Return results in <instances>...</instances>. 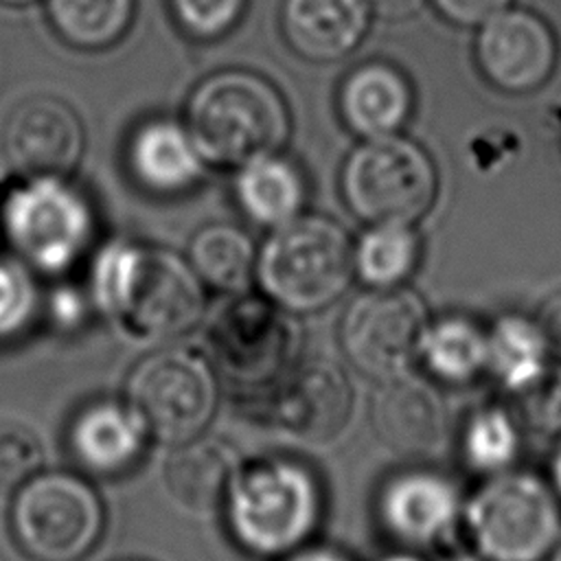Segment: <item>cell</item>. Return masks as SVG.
<instances>
[{
	"label": "cell",
	"instance_id": "9a60e30c",
	"mask_svg": "<svg viewBox=\"0 0 561 561\" xmlns=\"http://www.w3.org/2000/svg\"><path fill=\"white\" fill-rule=\"evenodd\" d=\"M462 511L456 486L432 471L401 473L383 486L379 497L383 526L414 548L443 546L454 539Z\"/></svg>",
	"mask_w": 561,
	"mask_h": 561
},
{
	"label": "cell",
	"instance_id": "484cf974",
	"mask_svg": "<svg viewBox=\"0 0 561 561\" xmlns=\"http://www.w3.org/2000/svg\"><path fill=\"white\" fill-rule=\"evenodd\" d=\"M548 344L537 322L502 316L486 331V368L511 392L533 383L546 366Z\"/></svg>",
	"mask_w": 561,
	"mask_h": 561
},
{
	"label": "cell",
	"instance_id": "74e56055",
	"mask_svg": "<svg viewBox=\"0 0 561 561\" xmlns=\"http://www.w3.org/2000/svg\"><path fill=\"white\" fill-rule=\"evenodd\" d=\"M552 478H554V486H557V491L561 495V447H559V451H557V456L552 460Z\"/></svg>",
	"mask_w": 561,
	"mask_h": 561
},
{
	"label": "cell",
	"instance_id": "f35d334b",
	"mask_svg": "<svg viewBox=\"0 0 561 561\" xmlns=\"http://www.w3.org/2000/svg\"><path fill=\"white\" fill-rule=\"evenodd\" d=\"M377 561H423V559L416 554H410V552H397V554H386Z\"/></svg>",
	"mask_w": 561,
	"mask_h": 561
},
{
	"label": "cell",
	"instance_id": "7a4b0ae2",
	"mask_svg": "<svg viewBox=\"0 0 561 561\" xmlns=\"http://www.w3.org/2000/svg\"><path fill=\"white\" fill-rule=\"evenodd\" d=\"M206 164L239 167L280 151L289 138V107L278 88L252 70H219L202 79L184 110Z\"/></svg>",
	"mask_w": 561,
	"mask_h": 561
},
{
	"label": "cell",
	"instance_id": "e0dca14e",
	"mask_svg": "<svg viewBox=\"0 0 561 561\" xmlns=\"http://www.w3.org/2000/svg\"><path fill=\"white\" fill-rule=\"evenodd\" d=\"M370 15L368 0H283L280 31L302 59L331 64L364 42Z\"/></svg>",
	"mask_w": 561,
	"mask_h": 561
},
{
	"label": "cell",
	"instance_id": "2e32d148",
	"mask_svg": "<svg viewBox=\"0 0 561 561\" xmlns=\"http://www.w3.org/2000/svg\"><path fill=\"white\" fill-rule=\"evenodd\" d=\"M370 416L379 443L401 458L432 456L445 440L447 416L438 392L405 373L383 379Z\"/></svg>",
	"mask_w": 561,
	"mask_h": 561
},
{
	"label": "cell",
	"instance_id": "52a82bcc",
	"mask_svg": "<svg viewBox=\"0 0 561 561\" xmlns=\"http://www.w3.org/2000/svg\"><path fill=\"white\" fill-rule=\"evenodd\" d=\"M0 230L28 267L66 272L90 245L94 213L66 178L35 175L11 186L0 202Z\"/></svg>",
	"mask_w": 561,
	"mask_h": 561
},
{
	"label": "cell",
	"instance_id": "603a6c76",
	"mask_svg": "<svg viewBox=\"0 0 561 561\" xmlns=\"http://www.w3.org/2000/svg\"><path fill=\"white\" fill-rule=\"evenodd\" d=\"M188 263L202 283L226 294H241L254 276L256 250L241 228L208 224L191 239Z\"/></svg>",
	"mask_w": 561,
	"mask_h": 561
},
{
	"label": "cell",
	"instance_id": "836d02e7",
	"mask_svg": "<svg viewBox=\"0 0 561 561\" xmlns=\"http://www.w3.org/2000/svg\"><path fill=\"white\" fill-rule=\"evenodd\" d=\"M537 324L543 333L548 351H552L561 359V291L552 294L543 302Z\"/></svg>",
	"mask_w": 561,
	"mask_h": 561
},
{
	"label": "cell",
	"instance_id": "44dd1931",
	"mask_svg": "<svg viewBox=\"0 0 561 561\" xmlns=\"http://www.w3.org/2000/svg\"><path fill=\"white\" fill-rule=\"evenodd\" d=\"M234 199L248 219L276 228L302 215L307 182L298 164L280 151L263 153L237 167Z\"/></svg>",
	"mask_w": 561,
	"mask_h": 561
},
{
	"label": "cell",
	"instance_id": "d6986e66",
	"mask_svg": "<svg viewBox=\"0 0 561 561\" xmlns=\"http://www.w3.org/2000/svg\"><path fill=\"white\" fill-rule=\"evenodd\" d=\"M127 164L134 180L158 195L184 193L206 171V160L188 127L171 118H149L134 129L127 145Z\"/></svg>",
	"mask_w": 561,
	"mask_h": 561
},
{
	"label": "cell",
	"instance_id": "d4e9b609",
	"mask_svg": "<svg viewBox=\"0 0 561 561\" xmlns=\"http://www.w3.org/2000/svg\"><path fill=\"white\" fill-rule=\"evenodd\" d=\"M46 15L68 46L105 50L129 31L134 0H46Z\"/></svg>",
	"mask_w": 561,
	"mask_h": 561
},
{
	"label": "cell",
	"instance_id": "ab89813d",
	"mask_svg": "<svg viewBox=\"0 0 561 561\" xmlns=\"http://www.w3.org/2000/svg\"><path fill=\"white\" fill-rule=\"evenodd\" d=\"M35 0H0V4L4 7H26V4H33Z\"/></svg>",
	"mask_w": 561,
	"mask_h": 561
},
{
	"label": "cell",
	"instance_id": "30bf717a",
	"mask_svg": "<svg viewBox=\"0 0 561 561\" xmlns=\"http://www.w3.org/2000/svg\"><path fill=\"white\" fill-rule=\"evenodd\" d=\"M127 403L151 436L182 445L202 436L215 414V368L206 355L188 348L156 351L131 370Z\"/></svg>",
	"mask_w": 561,
	"mask_h": 561
},
{
	"label": "cell",
	"instance_id": "ac0fdd59",
	"mask_svg": "<svg viewBox=\"0 0 561 561\" xmlns=\"http://www.w3.org/2000/svg\"><path fill=\"white\" fill-rule=\"evenodd\" d=\"M337 110L344 125L359 138L399 134L414 110L408 77L388 61H364L340 85Z\"/></svg>",
	"mask_w": 561,
	"mask_h": 561
},
{
	"label": "cell",
	"instance_id": "7c38bea8",
	"mask_svg": "<svg viewBox=\"0 0 561 561\" xmlns=\"http://www.w3.org/2000/svg\"><path fill=\"white\" fill-rule=\"evenodd\" d=\"M473 55L480 75L493 88L528 94L552 77L559 44L552 26L539 13L506 7L478 26Z\"/></svg>",
	"mask_w": 561,
	"mask_h": 561
},
{
	"label": "cell",
	"instance_id": "cb8c5ba5",
	"mask_svg": "<svg viewBox=\"0 0 561 561\" xmlns=\"http://www.w3.org/2000/svg\"><path fill=\"white\" fill-rule=\"evenodd\" d=\"M416 357L440 381H471L486 368V333L469 318H440L425 327Z\"/></svg>",
	"mask_w": 561,
	"mask_h": 561
},
{
	"label": "cell",
	"instance_id": "9c48e42d",
	"mask_svg": "<svg viewBox=\"0 0 561 561\" xmlns=\"http://www.w3.org/2000/svg\"><path fill=\"white\" fill-rule=\"evenodd\" d=\"M298 327L267 296L230 298L206 322L204 346L210 366L228 381L245 388L274 383L294 362Z\"/></svg>",
	"mask_w": 561,
	"mask_h": 561
},
{
	"label": "cell",
	"instance_id": "5b68a950",
	"mask_svg": "<svg viewBox=\"0 0 561 561\" xmlns=\"http://www.w3.org/2000/svg\"><path fill=\"white\" fill-rule=\"evenodd\" d=\"M342 197L370 226H414L434 204L438 173L430 153L399 134L362 138L340 173Z\"/></svg>",
	"mask_w": 561,
	"mask_h": 561
},
{
	"label": "cell",
	"instance_id": "4316f807",
	"mask_svg": "<svg viewBox=\"0 0 561 561\" xmlns=\"http://www.w3.org/2000/svg\"><path fill=\"white\" fill-rule=\"evenodd\" d=\"M421 254V239L412 226H370L353 245L355 272L373 287H399L408 278Z\"/></svg>",
	"mask_w": 561,
	"mask_h": 561
},
{
	"label": "cell",
	"instance_id": "83f0119b",
	"mask_svg": "<svg viewBox=\"0 0 561 561\" xmlns=\"http://www.w3.org/2000/svg\"><path fill=\"white\" fill-rule=\"evenodd\" d=\"M519 434L502 408H482L471 414L462 434L465 460L486 473H502L517 456Z\"/></svg>",
	"mask_w": 561,
	"mask_h": 561
},
{
	"label": "cell",
	"instance_id": "d590c367",
	"mask_svg": "<svg viewBox=\"0 0 561 561\" xmlns=\"http://www.w3.org/2000/svg\"><path fill=\"white\" fill-rule=\"evenodd\" d=\"M81 300L72 291H57L53 298V318L57 324H75L81 318Z\"/></svg>",
	"mask_w": 561,
	"mask_h": 561
},
{
	"label": "cell",
	"instance_id": "8fae6325",
	"mask_svg": "<svg viewBox=\"0 0 561 561\" xmlns=\"http://www.w3.org/2000/svg\"><path fill=\"white\" fill-rule=\"evenodd\" d=\"M427 311L421 298L403 287H375L357 296L340 324V340L355 368L388 379L416 357Z\"/></svg>",
	"mask_w": 561,
	"mask_h": 561
},
{
	"label": "cell",
	"instance_id": "1f68e13d",
	"mask_svg": "<svg viewBox=\"0 0 561 561\" xmlns=\"http://www.w3.org/2000/svg\"><path fill=\"white\" fill-rule=\"evenodd\" d=\"M515 394L524 425L541 436H561V368H546Z\"/></svg>",
	"mask_w": 561,
	"mask_h": 561
},
{
	"label": "cell",
	"instance_id": "3957f363",
	"mask_svg": "<svg viewBox=\"0 0 561 561\" xmlns=\"http://www.w3.org/2000/svg\"><path fill=\"white\" fill-rule=\"evenodd\" d=\"M353 272V243L342 226L322 215H298L272 228L256 252L254 276L285 311L311 313L333 305Z\"/></svg>",
	"mask_w": 561,
	"mask_h": 561
},
{
	"label": "cell",
	"instance_id": "4dcf8cb0",
	"mask_svg": "<svg viewBox=\"0 0 561 561\" xmlns=\"http://www.w3.org/2000/svg\"><path fill=\"white\" fill-rule=\"evenodd\" d=\"M35 285L22 263L0 259V340L20 335L35 313Z\"/></svg>",
	"mask_w": 561,
	"mask_h": 561
},
{
	"label": "cell",
	"instance_id": "f546056e",
	"mask_svg": "<svg viewBox=\"0 0 561 561\" xmlns=\"http://www.w3.org/2000/svg\"><path fill=\"white\" fill-rule=\"evenodd\" d=\"M245 4L248 0H169L182 33L199 42L228 35L241 22Z\"/></svg>",
	"mask_w": 561,
	"mask_h": 561
},
{
	"label": "cell",
	"instance_id": "e575fe53",
	"mask_svg": "<svg viewBox=\"0 0 561 561\" xmlns=\"http://www.w3.org/2000/svg\"><path fill=\"white\" fill-rule=\"evenodd\" d=\"M427 0H368L370 13L388 20V22H401L408 18H414Z\"/></svg>",
	"mask_w": 561,
	"mask_h": 561
},
{
	"label": "cell",
	"instance_id": "60d3db41",
	"mask_svg": "<svg viewBox=\"0 0 561 561\" xmlns=\"http://www.w3.org/2000/svg\"><path fill=\"white\" fill-rule=\"evenodd\" d=\"M552 561H561V541L554 546L552 550Z\"/></svg>",
	"mask_w": 561,
	"mask_h": 561
},
{
	"label": "cell",
	"instance_id": "5bb4252c",
	"mask_svg": "<svg viewBox=\"0 0 561 561\" xmlns=\"http://www.w3.org/2000/svg\"><path fill=\"white\" fill-rule=\"evenodd\" d=\"M2 151L22 178H66L83 153L81 118L61 99L28 96L4 121Z\"/></svg>",
	"mask_w": 561,
	"mask_h": 561
},
{
	"label": "cell",
	"instance_id": "d6a6232c",
	"mask_svg": "<svg viewBox=\"0 0 561 561\" xmlns=\"http://www.w3.org/2000/svg\"><path fill=\"white\" fill-rule=\"evenodd\" d=\"M434 9L454 26L478 28L482 22L493 18L495 13L511 7L513 0H430Z\"/></svg>",
	"mask_w": 561,
	"mask_h": 561
},
{
	"label": "cell",
	"instance_id": "ffe728a7",
	"mask_svg": "<svg viewBox=\"0 0 561 561\" xmlns=\"http://www.w3.org/2000/svg\"><path fill=\"white\" fill-rule=\"evenodd\" d=\"M147 436L142 419L129 403L96 401L72 421L70 447L85 469L112 476L138 460Z\"/></svg>",
	"mask_w": 561,
	"mask_h": 561
},
{
	"label": "cell",
	"instance_id": "8d00e7d4",
	"mask_svg": "<svg viewBox=\"0 0 561 561\" xmlns=\"http://www.w3.org/2000/svg\"><path fill=\"white\" fill-rule=\"evenodd\" d=\"M287 561H348L344 554L329 550V548H307V550H294V554Z\"/></svg>",
	"mask_w": 561,
	"mask_h": 561
},
{
	"label": "cell",
	"instance_id": "4fadbf2b",
	"mask_svg": "<svg viewBox=\"0 0 561 561\" xmlns=\"http://www.w3.org/2000/svg\"><path fill=\"white\" fill-rule=\"evenodd\" d=\"M353 388L346 373L329 359L289 366L267 392L270 425L291 438L327 443L348 423Z\"/></svg>",
	"mask_w": 561,
	"mask_h": 561
},
{
	"label": "cell",
	"instance_id": "f1b7e54d",
	"mask_svg": "<svg viewBox=\"0 0 561 561\" xmlns=\"http://www.w3.org/2000/svg\"><path fill=\"white\" fill-rule=\"evenodd\" d=\"M42 460L37 434L15 419H0V493L20 489L39 471Z\"/></svg>",
	"mask_w": 561,
	"mask_h": 561
},
{
	"label": "cell",
	"instance_id": "7402d4cb",
	"mask_svg": "<svg viewBox=\"0 0 561 561\" xmlns=\"http://www.w3.org/2000/svg\"><path fill=\"white\" fill-rule=\"evenodd\" d=\"M237 471L234 451L217 438L197 436L175 447L164 465L169 495L191 513H210L226 502Z\"/></svg>",
	"mask_w": 561,
	"mask_h": 561
},
{
	"label": "cell",
	"instance_id": "6da1fadb",
	"mask_svg": "<svg viewBox=\"0 0 561 561\" xmlns=\"http://www.w3.org/2000/svg\"><path fill=\"white\" fill-rule=\"evenodd\" d=\"M191 263L171 250L112 241L92 265V296L101 313L138 344H160L193 329L204 289Z\"/></svg>",
	"mask_w": 561,
	"mask_h": 561
},
{
	"label": "cell",
	"instance_id": "8992f818",
	"mask_svg": "<svg viewBox=\"0 0 561 561\" xmlns=\"http://www.w3.org/2000/svg\"><path fill=\"white\" fill-rule=\"evenodd\" d=\"M465 533L482 561H543L561 539V506L543 480L497 473L462 511Z\"/></svg>",
	"mask_w": 561,
	"mask_h": 561
},
{
	"label": "cell",
	"instance_id": "ba28073f",
	"mask_svg": "<svg viewBox=\"0 0 561 561\" xmlns=\"http://www.w3.org/2000/svg\"><path fill=\"white\" fill-rule=\"evenodd\" d=\"M105 511L79 476L44 471L28 478L11 504V530L33 561H81L101 539Z\"/></svg>",
	"mask_w": 561,
	"mask_h": 561
},
{
	"label": "cell",
	"instance_id": "277c9868",
	"mask_svg": "<svg viewBox=\"0 0 561 561\" xmlns=\"http://www.w3.org/2000/svg\"><path fill=\"white\" fill-rule=\"evenodd\" d=\"M224 504L241 548L259 557H280L298 550L313 533L320 489L300 462L259 458L237 467Z\"/></svg>",
	"mask_w": 561,
	"mask_h": 561
}]
</instances>
